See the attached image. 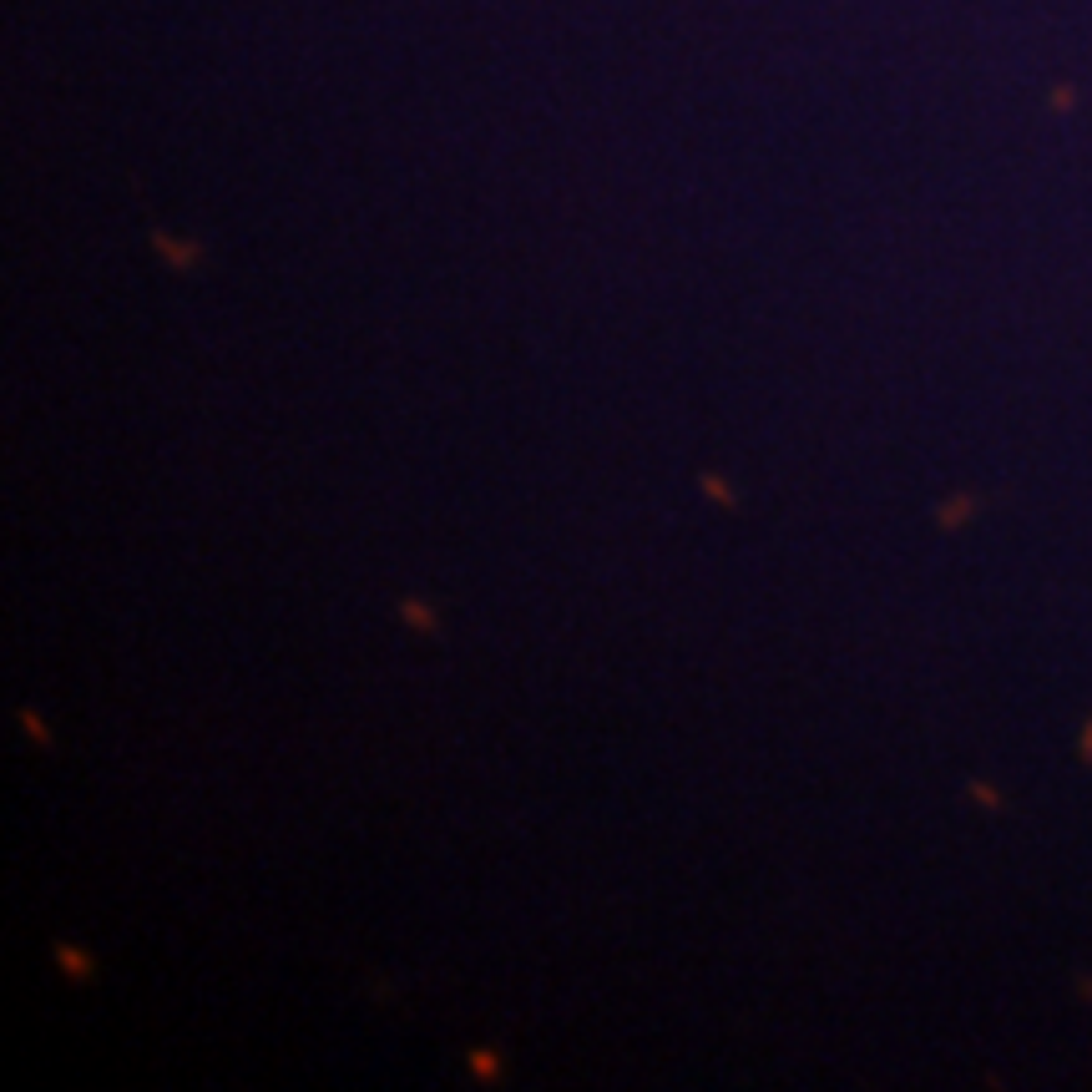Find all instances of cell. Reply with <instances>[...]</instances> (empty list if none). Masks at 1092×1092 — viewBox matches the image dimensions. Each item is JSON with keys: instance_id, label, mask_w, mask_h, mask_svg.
<instances>
[{"instance_id": "cell-7", "label": "cell", "mask_w": 1092, "mask_h": 1092, "mask_svg": "<svg viewBox=\"0 0 1092 1092\" xmlns=\"http://www.w3.org/2000/svg\"><path fill=\"white\" fill-rule=\"evenodd\" d=\"M703 491H708L713 501H719V506H733V491H728V486H723L719 476H703Z\"/></svg>"}, {"instance_id": "cell-6", "label": "cell", "mask_w": 1092, "mask_h": 1092, "mask_svg": "<svg viewBox=\"0 0 1092 1092\" xmlns=\"http://www.w3.org/2000/svg\"><path fill=\"white\" fill-rule=\"evenodd\" d=\"M21 723H26V733H31V739H35V744H41V748H51V733H46V728H41V719H35V713H31V708H21Z\"/></svg>"}, {"instance_id": "cell-8", "label": "cell", "mask_w": 1092, "mask_h": 1092, "mask_svg": "<svg viewBox=\"0 0 1092 1092\" xmlns=\"http://www.w3.org/2000/svg\"><path fill=\"white\" fill-rule=\"evenodd\" d=\"M971 794L982 799V804H1002V799H996V789H991V784H971Z\"/></svg>"}, {"instance_id": "cell-3", "label": "cell", "mask_w": 1092, "mask_h": 1092, "mask_svg": "<svg viewBox=\"0 0 1092 1092\" xmlns=\"http://www.w3.org/2000/svg\"><path fill=\"white\" fill-rule=\"evenodd\" d=\"M56 966H66L71 976H86V971H91V961H86L77 946H56Z\"/></svg>"}, {"instance_id": "cell-5", "label": "cell", "mask_w": 1092, "mask_h": 1092, "mask_svg": "<svg viewBox=\"0 0 1092 1092\" xmlns=\"http://www.w3.org/2000/svg\"><path fill=\"white\" fill-rule=\"evenodd\" d=\"M966 516H971V501H966V496H956V501H946V506H940V521H946V526L966 521Z\"/></svg>"}, {"instance_id": "cell-4", "label": "cell", "mask_w": 1092, "mask_h": 1092, "mask_svg": "<svg viewBox=\"0 0 1092 1092\" xmlns=\"http://www.w3.org/2000/svg\"><path fill=\"white\" fill-rule=\"evenodd\" d=\"M470 1067H476V1077H496L501 1057H496V1052H470Z\"/></svg>"}, {"instance_id": "cell-9", "label": "cell", "mask_w": 1092, "mask_h": 1092, "mask_svg": "<svg viewBox=\"0 0 1092 1092\" xmlns=\"http://www.w3.org/2000/svg\"><path fill=\"white\" fill-rule=\"evenodd\" d=\"M1082 759L1092 764V713H1087V723H1082Z\"/></svg>"}, {"instance_id": "cell-2", "label": "cell", "mask_w": 1092, "mask_h": 1092, "mask_svg": "<svg viewBox=\"0 0 1092 1092\" xmlns=\"http://www.w3.org/2000/svg\"><path fill=\"white\" fill-rule=\"evenodd\" d=\"M400 612H405V623H415L420 632H436V612H430L425 602H415V597H405V602H400Z\"/></svg>"}, {"instance_id": "cell-1", "label": "cell", "mask_w": 1092, "mask_h": 1092, "mask_svg": "<svg viewBox=\"0 0 1092 1092\" xmlns=\"http://www.w3.org/2000/svg\"><path fill=\"white\" fill-rule=\"evenodd\" d=\"M152 243H157V248H162L167 258H173V269H193V263H198V248H193V243H177V238H167L162 228H152Z\"/></svg>"}]
</instances>
